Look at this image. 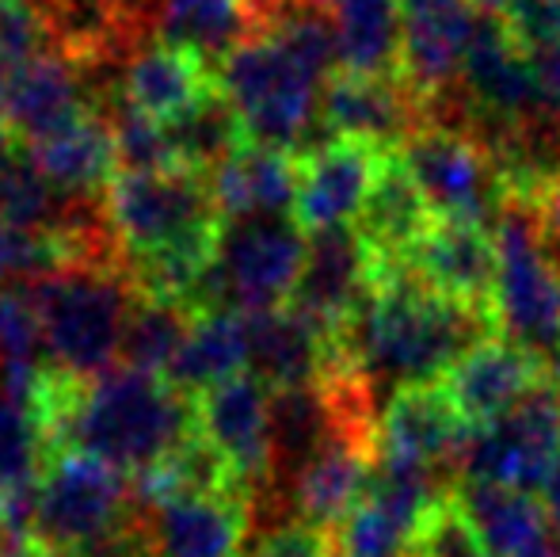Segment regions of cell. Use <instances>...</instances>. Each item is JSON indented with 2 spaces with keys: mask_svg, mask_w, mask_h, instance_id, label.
I'll list each match as a JSON object with an SVG mask.
<instances>
[{
  "mask_svg": "<svg viewBox=\"0 0 560 557\" xmlns=\"http://www.w3.org/2000/svg\"><path fill=\"white\" fill-rule=\"evenodd\" d=\"M488 336H495L492 321L439 298L400 264H374V287L339 328L347 363L370 390L443 382L450 367Z\"/></svg>",
  "mask_w": 560,
  "mask_h": 557,
  "instance_id": "6da1fadb",
  "label": "cell"
},
{
  "mask_svg": "<svg viewBox=\"0 0 560 557\" xmlns=\"http://www.w3.org/2000/svg\"><path fill=\"white\" fill-rule=\"evenodd\" d=\"M50 423L58 454H84L122 477H145L199 431V409L164 374L112 367L89 382L58 379Z\"/></svg>",
  "mask_w": 560,
  "mask_h": 557,
  "instance_id": "7a4b0ae2",
  "label": "cell"
},
{
  "mask_svg": "<svg viewBox=\"0 0 560 557\" xmlns=\"http://www.w3.org/2000/svg\"><path fill=\"white\" fill-rule=\"evenodd\" d=\"M214 84L241 115L252 146L282 149L294 161L310 156L332 135L320 123L325 81L313 77L267 31H252L214 66Z\"/></svg>",
  "mask_w": 560,
  "mask_h": 557,
  "instance_id": "3957f363",
  "label": "cell"
},
{
  "mask_svg": "<svg viewBox=\"0 0 560 557\" xmlns=\"http://www.w3.org/2000/svg\"><path fill=\"white\" fill-rule=\"evenodd\" d=\"M31 294L43 317L46 356L61 379L89 382L112 371L141 298L122 264H66L31 279Z\"/></svg>",
  "mask_w": 560,
  "mask_h": 557,
  "instance_id": "277c9868",
  "label": "cell"
},
{
  "mask_svg": "<svg viewBox=\"0 0 560 557\" xmlns=\"http://www.w3.org/2000/svg\"><path fill=\"white\" fill-rule=\"evenodd\" d=\"M310 233L294 214L222 218L214 260L191 294V313H267L290 302Z\"/></svg>",
  "mask_w": 560,
  "mask_h": 557,
  "instance_id": "5b68a950",
  "label": "cell"
},
{
  "mask_svg": "<svg viewBox=\"0 0 560 557\" xmlns=\"http://www.w3.org/2000/svg\"><path fill=\"white\" fill-rule=\"evenodd\" d=\"M454 92L457 112L446 119V127L472 130L485 146L549 119L530 54L515 43V35L492 12H477L472 20Z\"/></svg>",
  "mask_w": 560,
  "mask_h": 557,
  "instance_id": "8992f818",
  "label": "cell"
},
{
  "mask_svg": "<svg viewBox=\"0 0 560 557\" xmlns=\"http://www.w3.org/2000/svg\"><path fill=\"white\" fill-rule=\"evenodd\" d=\"M104 210L122 248V264L161 248L207 241L222 225L210 176L179 164L161 172H118L104 192Z\"/></svg>",
  "mask_w": 560,
  "mask_h": 557,
  "instance_id": "52a82bcc",
  "label": "cell"
},
{
  "mask_svg": "<svg viewBox=\"0 0 560 557\" xmlns=\"http://www.w3.org/2000/svg\"><path fill=\"white\" fill-rule=\"evenodd\" d=\"M492 233L500 253L495 333L553 367L560 359V268L541 245L534 202H508Z\"/></svg>",
  "mask_w": 560,
  "mask_h": 557,
  "instance_id": "ba28073f",
  "label": "cell"
},
{
  "mask_svg": "<svg viewBox=\"0 0 560 557\" xmlns=\"http://www.w3.org/2000/svg\"><path fill=\"white\" fill-rule=\"evenodd\" d=\"M397 156L428 199L431 214L443 222L495 225L508 207L495 153L472 130L428 123L397 149Z\"/></svg>",
  "mask_w": 560,
  "mask_h": 557,
  "instance_id": "9c48e42d",
  "label": "cell"
},
{
  "mask_svg": "<svg viewBox=\"0 0 560 557\" xmlns=\"http://www.w3.org/2000/svg\"><path fill=\"white\" fill-rule=\"evenodd\" d=\"M130 508L133 497L122 474L84 454H58L38 477L27 538L61 557H73L115 531Z\"/></svg>",
  "mask_w": 560,
  "mask_h": 557,
  "instance_id": "30bf717a",
  "label": "cell"
},
{
  "mask_svg": "<svg viewBox=\"0 0 560 557\" xmlns=\"http://www.w3.org/2000/svg\"><path fill=\"white\" fill-rule=\"evenodd\" d=\"M560 454V397L541 382L508 417L469 436L457 462V481H485L503 489L538 492Z\"/></svg>",
  "mask_w": 560,
  "mask_h": 557,
  "instance_id": "8fae6325",
  "label": "cell"
},
{
  "mask_svg": "<svg viewBox=\"0 0 560 557\" xmlns=\"http://www.w3.org/2000/svg\"><path fill=\"white\" fill-rule=\"evenodd\" d=\"M400 268L446 302L480 313L495 325V276H500V253H495L492 225L477 222H435L420 241L400 256Z\"/></svg>",
  "mask_w": 560,
  "mask_h": 557,
  "instance_id": "7c38bea8",
  "label": "cell"
},
{
  "mask_svg": "<svg viewBox=\"0 0 560 557\" xmlns=\"http://www.w3.org/2000/svg\"><path fill=\"white\" fill-rule=\"evenodd\" d=\"M84 115H96L89 77L61 50L0 69V123L23 146L61 135Z\"/></svg>",
  "mask_w": 560,
  "mask_h": 557,
  "instance_id": "4fadbf2b",
  "label": "cell"
},
{
  "mask_svg": "<svg viewBox=\"0 0 560 557\" xmlns=\"http://www.w3.org/2000/svg\"><path fill=\"white\" fill-rule=\"evenodd\" d=\"M248 374L267 390L320 386L339 371H351L339 333L317 325L294 305L248 313Z\"/></svg>",
  "mask_w": 560,
  "mask_h": 557,
  "instance_id": "5bb4252c",
  "label": "cell"
},
{
  "mask_svg": "<svg viewBox=\"0 0 560 557\" xmlns=\"http://www.w3.org/2000/svg\"><path fill=\"white\" fill-rule=\"evenodd\" d=\"M397 4L400 81L431 115L446 96H454L477 12L469 0H397Z\"/></svg>",
  "mask_w": 560,
  "mask_h": 557,
  "instance_id": "9a60e30c",
  "label": "cell"
},
{
  "mask_svg": "<svg viewBox=\"0 0 560 557\" xmlns=\"http://www.w3.org/2000/svg\"><path fill=\"white\" fill-rule=\"evenodd\" d=\"M469 423L454 409L439 382L397 390L377 420V459L408 462L439 474L443 481L457 474V462L469 443ZM454 485V481H450Z\"/></svg>",
  "mask_w": 560,
  "mask_h": 557,
  "instance_id": "2e32d148",
  "label": "cell"
},
{
  "mask_svg": "<svg viewBox=\"0 0 560 557\" xmlns=\"http://www.w3.org/2000/svg\"><path fill=\"white\" fill-rule=\"evenodd\" d=\"M320 123L332 138L366 141L382 153H397L431 115L400 77L336 73L320 92Z\"/></svg>",
  "mask_w": 560,
  "mask_h": 557,
  "instance_id": "e0dca14e",
  "label": "cell"
},
{
  "mask_svg": "<svg viewBox=\"0 0 560 557\" xmlns=\"http://www.w3.org/2000/svg\"><path fill=\"white\" fill-rule=\"evenodd\" d=\"M546 374L549 367L534 351L495 333L465 351L443 374L439 386L446 390L454 409L469 423V431H477L508 417L526 394H534L546 382Z\"/></svg>",
  "mask_w": 560,
  "mask_h": 557,
  "instance_id": "ac0fdd59",
  "label": "cell"
},
{
  "mask_svg": "<svg viewBox=\"0 0 560 557\" xmlns=\"http://www.w3.org/2000/svg\"><path fill=\"white\" fill-rule=\"evenodd\" d=\"M199 431L225 454L236 481L252 492L267 489L271 474V390L256 374H236L195 397Z\"/></svg>",
  "mask_w": 560,
  "mask_h": 557,
  "instance_id": "d6986e66",
  "label": "cell"
},
{
  "mask_svg": "<svg viewBox=\"0 0 560 557\" xmlns=\"http://www.w3.org/2000/svg\"><path fill=\"white\" fill-rule=\"evenodd\" d=\"M382 149L366 141L332 138L310 156L298 161V199L294 222L305 233L354 225L362 202H366L374 176L382 169Z\"/></svg>",
  "mask_w": 560,
  "mask_h": 557,
  "instance_id": "ffe728a7",
  "label": "cell"
},
{
  "mask_svg": "<svg viewBox=\"0 0 560 557\" xmlns=\"http://www.w3.org/2000/svg\"><path fill=\"white\" fill-rule=\"evenodd\" d=\"M133 508L145 523L153 557H244L252 531L248 492L172 497Z\"/></svg>",
  "mask_w": 560,
  "mask_h": 557,
  "instance_id": "44dd1931",
  "label": "cell"
},
{
  "mask_svg": "<svg viewBox=\"0 0 560 557\" xmlns=\"http://www.w3.org/2000/svg\"><path fill=\"white\" fill-rule=\"evenodd\" d=\"M370 287H374V256L366 253L354 225H336L310 233L302 276L287 305L339 333L370 294Z\"/></svg>",
  "mask_w": 560,
  "mask_h": 557,
  "instance_id": "7402d4cb",
  "label": "cell"
},
{
  "mask_svg": "<svg viewBox=\"0 0 560 557\" xmlns=\"http://www.w3.org/2000/svg\"><path fill=\"white\" fill-rule=\"evenodd\" d=\"M214 89V73L199 54L161 38L133 46L118 69V104L153 123H172Z\"/></svg>",
  "mask_w": 560,
  "mask_h": 557,
  "instance_id": "603a6c76",
  "label": "cell"
},
{
  "mask_svg": "<svg viewBox=\"0 0 560 557\" xmlns=\"http://www.w3.org/2000/svg\"><path fill=\"white\" fill-rule=\"evenodd\" d=\"M431 222H435V214H431L416 179L408 176L397 153H385L374 187L354 218V233L366 245V253L374 256V264H397L428 233Z\"/></svg>",
  "mask_w": 560,
  "mask_h": 557,
  "instance_id": "cb8c5ba5",
  "label": "cell"
},
{
  "mask_svg": "<svg viewBox=\"0 0 560 557\" xmlns=\"http://www.w3.org/2000/svg\"><path fill=\"white\" fill-rule=\"evenodd\" d=\"M210 192L222 218L294 214L298 161L282 149L244 146L210 172Z\"/></svg>",
  "mask_w": 560,
  "mask_h": 557,
  "instance_id": "d4e9b609",
  "label": "cell"
},
{
  "mask_svg": "<svg viewBox=\"0 0 560 557\" xmlns=\"http://www.w3.org/2000/svg\"><path fill=\"white\" fill-rule=\"evenodd\" d=\"M454 500L472 523L488 557H530L549 543L546 508L534 492L503 489L485 481H457Z\"/></svg>",
  "mask_w": 560,
  "mask_h": 557,
  "instance_id": "484cf974",
  "label": "cell"
},
{
  "mask_svg": "<svg viewBox=\"0 0 560 557\" xmlns=\"http://www.w3.org/2000/svg\"><path fill=\"white\" fill-rule=\"evenodd\" d=\"M31 156L66 199H104L118 176L115 135L104 115H84L61 135L31 146Z\"/></svg>",
  "mask_w": 560,
  "mask_h": 557,
  "instance_id": "4316f807",
  "label": "cell"
},
{
  "mask_svg": "<svg viewBox=\"0 0 560 557\" xmlns=\"http://www.w3.org/2000/svg\"><path fill=\"white\" fill-rule=\"evenodd\" d=\"M153 38L199 54L214 66L256 31L252 0H153Z\"/></svg>",
  "mask_w": 560,
  "mask_h": 557,
  "instance_id": "83f0119b",
  "label": "cell"
},
{
  "mask_svg": "<svg viewBox=\"0 0 560 557\" xmlns=\"http://www.w3.org/2000/svg\"><path fill=\"white\" fill-rule=\"evenodd\" d=\"M248 374V325L244 313H195L191 333L164 379L191 397Z\"/></svg>",
  "mask_w": 560,
  "mask_h": 557,
  "instance_id": "f1b7e54d",
  "label": "cell"
},
{
  "mask_svg": "<svg viewBox=\"0 0 560 557\" xmlns=\"http://www.w3.org/2000/svg\"><path fill=\"white\" fill-rule=\"evenodd\" d=\"M336 23L343 73L400 77L397 0H317Z\"/></svg>",
  "mask_w": 560,
  "mask_h": 557,
  "instance_id": "f546056e",
  "label": "cell"
},
{
  "mask_svg": "<svg viewBox=\"0 0 560 557\" xmlns=\"http://www.w3.org/2000/svg\"><path fill=\"white\" fill-rule=\"evenodd\" d=\"M164 138H168L172 161L179 169L191 172H210L218 164H225L236 149L248 146V135H244L241 115L233 112V104L222 96V89H210L199 104H191L184 115H176L172 123H164Z\"/></svg>",
  "mask_w": 560,
  "mask_h": 557,
  "instance_id": "4dcf8cb0",
  "label": "cell"
},
{
  "mask_svg": "<svg viewBox=\"0 0 560 557\" xmlns=\"http://www.w3.org/2000/svg\"><path fill=\"white\" fill-rule=\"evenodd\" d=\"M195 313L179 302H161V298H138L130 321H126L122 348H118V367H133L145 374H168L176 351L184 348L191 333Z\"/></svg>",
  "mask_w": 560,
  "mask_h": 557,
  "instance_id": "1f68e13d",
  "label": "cell"
},
{
  "mask_svg": "<svg viewBox=\"0 0 560 557\" xmlns=\"http://www.w3.org/2000/svg\"><path fill=\"white\" fill-rule=\"evenodd\" d=\"M43 317H38L31 282L0 287V374L8 379H43L50 374Z\"/></svg>",
  "mask_w": 560,
  "mask_h": 557,
  "instance_id": "d6a6232c",
  "label": "cell"
},
{
  "mask_svg": "<svg viewBox=\"0 0 560 557\" xmlns=\"http://www.w3.org/2000/svg\"><path fill=\"white\" fill-rule=\"evenodd\" d=\"M408 550L420 557H488L477 531H472V523L465 520V512L457 508L454 489L443 492V497L423 512Z\"/></svg>",
  "mask_w": 560,
  "mask_h": 557,
  "instance_id": "836d02e7",
  "label": "cell"
},
{
  "mask_svg": "<svg viewBox=\"0 0 560 557\" xmlns=\"http://www.w3.org/2000/svg\"><path fill=\"white\" fill-rule=\"evenodd\" d=\"M112 135H115V156H118V172H161V169H176L172 161L168 138L164 127L145 115L130 112V107L115 104L112 115Z\"/></svg>",
  "mask_w": 560,
  "mask_h": 557,
  "instance_id": "e575fe53",
  "label": "cell"
},
{
  "mask_svg": "<svg viewBox=\"0 0 560 557\" xmlns=\"http://www.w3.org/2000/svg\"><path fill=\"white\" fill-rule=\"evenodd\" d=\"M66 264H69V253L58 237L12 230V225L0 218V287L43 279V276H50V271L66 268Z\"/></svg>",
  "mask_w": 560,
  "mask_h": 557,
  "instance_id": "d590c367",
  "label": "cell"
},
{
  "mask_svg": "<svg viewBox=\"0 0 560 557\" xmlns=\"http://www.w3.org/2000/svg\"><path fill=\"white\" fill-rule=\"evenodd\" d=\"M43 54H58V43L38 0H0V69Z\"/></svg>",
  "mask_w": 560,
  "mask_h": 557,
  "instance_id": "8d00e7d4",
  "label": "cell"
},
{
  "mask_svg": "<svg viewBox=\"0 0 560 557\" xmlns=\"http://www.w3.org/2000/svg\"><path fill=\"white\" fill-rule=\"evenodd\" d=\"M336 535L305 520H287L271 531H259V543L248 557H336Z\"/></svg>",
  "mask_w": 560,
  "mask_h": 557,
  "instance_id": "74e56055",
  "label": "cell"
},
{
  "mask_svg": "<svg viewBox=\"0 0 560 557\" xmlns=\"http://www.w3.org/2000/svg\"><path fill=\"white\" fill-rule=\"evenodd\" d=\"M73 557H153V546H149L145 523H141L138 508H130V515H126L115 531H107L104 538L89 543Z\"/></svg>",
  "mask_w": 560,
  "mask_h": 557,
  "instance_id": "f35d334b",
  "label": "cell"
},
{
  "mask_svg": "<svg viewBox=\"0 0 560 557\" xmlns=\"http://www.w3.org/2000/svg\"><path fill=\"white\" fill-rule=\"evenodd\" d=\"M534 214H538L541 245H546L549 260L560 268V172L534 195Z\"/></svg>",
  "mask_w": 560,
  "mask_h": 557,
  "instance_id": "ab89813d",
  "label": "cell"
},
{
  "mask_svg": "<svg viewBox=\"0 0 560 557\" xmlns=\"http://www.w3.org/2000/svg\"><path fill=\"white\" fill-rule=\"evenodd\" d=\"M526 54H530V61H534V73H538L549 115L560 119V43L541 46V50H526Z\"/></svg>",
  "mask_w": 560,
  "mask_h": 557,
  "instance_id": "60d3db41",
  "label": "cell"
},
{
  "mask_svg": "<svg viewBox=\"0 0 560 557\" xmlns=\"http://www.w3.org/2000/svg\"><path fill=\"white\" fill-rule=\"evenodd\" d=\"M23 156H27V146H23V141L15 138L4 123H0V184L12 176V169L23 161Z\"/></svg>",
  "mask_w": 560,
  "mask_h": 557,
  "instance_id": "b9f144b4",
  "label": "cell"
},
{
  "mask_svg": "<svg viewBox=\"0 0 560 557\" xmlns=\"http://www.w3.org/2000/svg\"><path fill=\"white\" fill-rule=\"evenodd\" d=\"M541 500H546V520H549V527L560 535V454H557V466L549 469V477H546V485H541Z\"/></svg>",
  "mask_w": 560,
  "mask_h": 557,
  "instance_id": "7bdbcfd3",
  "label": "cell"
},
{
  "mask_svg": "<svg viewBox=\"0 0 560 557\" xmlns=\"http://www.w3.org/2000/svg\"><path fill=\"white\" fill-rule=\"evenodd\" d=\"M4 557H61V554L46 550V546L31 543V538H20V543H12V550H8Z\"/></svg>",
  "mask_w": 560,
  "mask_h": 557,
  "instance_id": "ee69618b",
  "label": "cell"
},
{
  "mask_svg": "<svg viewBox=\"0 0 560 557\" xmlns=\"http://www.w3.org/2000/svg\"><path fill=\"white\" fill-rule=\"evenodd\" d=\"M472 4V12H492V15H500L503 8H508V0H469Z\"/></svg>",
  "mask_w": 560,
  "mask_h": 557,
  "instance_id": "f6af8a7d",
  "label": "cell"
},
{
  "mask_svg": "<svg viewBox=\"0 0 560 557\" xmlns=\"http://www.w3.org/2000/svg\"><path fill=\"white\" fill-rule=\"evenodd\" d=\"M12 543H20V538L8 531V523H4V515H0V557H4L8 550H12Z\"/></svg>",
  "mask_w": 560,
  "mask_h": 557,
  "instance_id": "bcb514c9",
  "label": "cell"
},
{
  "mask_svg": "<svg viewBox=\"0 0 560 557\" xmlns=\"http://www.w3.org/2000/svg\"><path fill=\"white\" fill-rule=\"evenodd\" d=\"M549 386H553V390H557V397H560V359L553 363V379H549Z\"/></svg>",
  "mask_w": 560,
  "mask_h": 557,
  "instance_id": "7dc6e473",
  "label": "cell"
},
{
  "mask_svg": "<svg viewBox=\"0 0 560 557\" xmlns=\"http://www.w3.org/2000/svg\"><path fill=\"white\" fill-rule=\"evenodd\" d=\"M400 557H420V554H412V550H405V554H400Z\"/></svg>",
  "mask_w": 560,
  "mask_h": 557,
  "instance_id": "c3c4849f",
  "label": "cell"
},
{
  "mask_svg": "<svg viewBox=\"0 0 560 557\" xmlns=\"http://www.w3.org/2000/svg\"><path fill=\"white\" fill-rule=\"evenodd\" d=\"M336 557H347V554H339V550H336Z\"/></svg>",
  "mask_w": 560,
  "mask_h": 557,
  "instance_id": "681fc988",
  "label": "cell"
},
{
  "mask_svg": "<svg viewBox=\"0 0 560 557\" xmlns=\"http://www.w3.org/2000/svg\"><path fill=\"white\" fill-rule=\"evenodd\" d=\"M149 4H153V0H149Z\"/></svg>",
  "mask_w": 560,
  "mask_h": 557,
  "instance_id": "f907efd6",
  "label": "cell"
}]
</instances>
